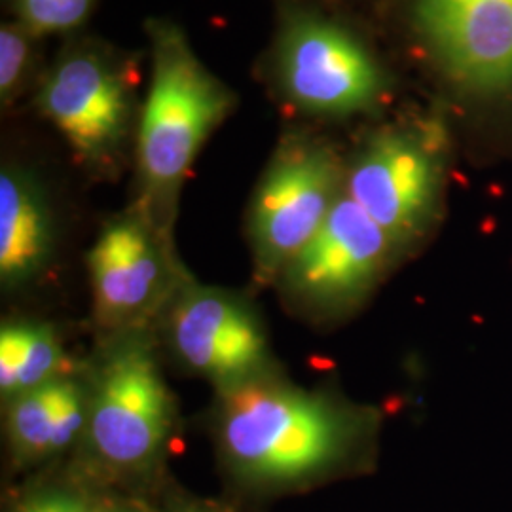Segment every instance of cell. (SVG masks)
I'll return each mask as SVG.
<instances>
[{
	"mask_svg": "<svg viewBox=\"0 0 512 512\" xmlns=\"http://www.w3.org/2000/svg\"><path fill=\"white\" fill-rule=\"evenodd\" d=\"M152 76L137 129L145 215L160 230L209 135L236 107L234 92L211 73L171 21L148 23Z\"/></svg>",
	"mask_w": 512,
	"mask_h": 512,
	"instance_id": "cell-1",
	"label": "cell"
},
{
	"mask_svg": "<svg viewBox=\"0 0 512 512\" xmlns=\"http://www.w3.org/2000/svg\"><path fill=\"white\" fill-rule=\"evenodd\" d=\"M344 414L323 397L251 380L224 389L220 439L239 471L294 480L323 469L348 439Z\"/></svg>",
	"mask_w": 512,
	"mask_h": 512,
	"instance_id": "cell-2",
	"label": "cell"
},
{
	"mask_svg": "<svg viewBox=\"0 0 512 512\" xmlns=\"http://www.w3.org/2000/svg\"><path fill=\"white\" fill-rule=\"evenodd\" d=\"M37 107L82 162L109 164L135 122L133 73L109 48L76 44L42 78Z\"/></svg>",
	"mask_w": 512,
	"mask_h": 512,
	"instance_id": "cell-3",
	"label": "cell"
},
{
	"mask_svg": "<svg viewBox=\"0 0 512 512\" xmlns=\"http://www.w3.org/2000/svg\"><path fill=\"white\" fill-rule=\"evenodd\" d=\"M340 181V164L325 145L293 139L279 148L256 188L249 215L262 274H283L310 243L342 196Z\"/></svg>",
	"mask_w": 512,
	"mask_h": 512,
	"instance_id": "cell-4",
	"label": "cell"
},
{
	"mask_svg": "<svg viewBox=\"0 0 512 512\" xmlns=\"http://www.w3.org/2000/svg\"><path fill=\"white\" fill-rule=\"evenodd\" d=\"M277 78L294 107L346 116L374 107L385 76L365 46L329 19L293 14L277 42Z\"/></svg>",
	"mask_w": 512,
	"mask_h": 512,
	"instance_id": "cell-5",
	"label": "cell"
},
{
	"mask_svg": "<svg viewBox=\"0 0 512 512\" xmlns=\"http://www.w3.org/2000/svg\"><path fill=\"white\" fill-rule=\"evenodd\" d=\"M171 427V397L145 344L116 349L99 372L88 429L97 454L116 467L143 465Z\"/></svg>",
	"mask_w": 512,
	"mask_h": 512,
	"instance_id": "cell-6",
	"label": "cell"
},
{
	"mask_svg": "<svg viewBox=\"0 0 512 512\" xmlns=\"http://www.w3.org/2000/svg\"><path fill=\"white\" fill-rule=\"evenodd\" d=\"M435 150L408 129L376 133L346 177V194L376 220L395 243L416 238L439 198Z\"/></svg>",
	"mask_w": 512,
	"mask_h": 512,
	"instance_id": "cell-7",
	"label": "cell"
},
{
	"mask_svg": "<svg viewBox=\"0 0 512 512\" xmlns=\"http://www.w3.org/2000/svg\"><path fill=\"white\" fill-rule=\"evenodd\" d=\"M393 245L384 228L344 192L281 275L296 298L313 306H340L372 287Z\"/></svg>",
	"mask_w": 512,
	"mask_h": 512,
	"instance_id": "cell-8",
	"label": "cell"
},
{
	"mask_svg": "<svg viewBox=\"0 0 512 512\" xmlns=\"http://www.w3.org/2000/svg\"><path fill=\"white\" fill-rule=\"evenodd\" d=\"M420 35L442 71L480 93L512 88V0H416Z\"/></svg>",
	"mask_w": 512,
	"mask_h": 512,
	"instance_id": "cell-9",
	"label": "cell"
},
{
	"mask_svg": "<svg viewBox=\"0 0 512 512\" xmlns=\"http://www.w3.org/2000/svg\"><path fill=\"white\" fill-rule=\"evenodd\" d=\"M171 336L184 363L224 389L256 380L268 363L260 323L226 294H186L173 313Z\"/></svg>",
	"mask_w": 512,
	"mask_h": 512,
	"instance_id": "cell-10",
	"label": "cell"
},
{
	"mask_svg": "<svg viewBox=\"0 0 512 512\" xmlns=\"http://www.w3.org/2000/svg\"><path fill=\"white\" fill-rule=\"evenodd\" d=\"M158 232L145 213L129 215L112 220L93 243L88 266L95 306L105 321H128L158 298L164 281Z\"/></svg>",
	"mask_w": 512,
	"mask_h": 512,
	"instance_id": "cell-11",
	"label": "cell"
},
{
	"mask_svg": "<svg viewBox=\"0 0 512 512\" xmlns=\"http://www.w3.org/2000/svg\"><path fill=\"white\" fill-rule=\"evenodd\" d=\"M54 251L52 209L40 184L23 169L0 173V279L16 287L40 274Z\"/></svg>",
	"mask_w": 512,
	"mask_h": 512,
	"instance_id": "cell-12",
	"label": "cell"
},
{
	"mask_svg": "<svg viewBox=\"0 0 512 512\" xmlns=\"http://www.w3.org/2000/svg\"><path fill=\"white\" fill-rule=\"evenodd\" d=\"M86 406L73 380L48 384L10 399L8 435L19 458H42L67 448L86 423Z\"/></svg>",
	"mask_w": 512,
	"mask_h": 512,
	"instance_id": "cell-13",
	"label": "cell"
},
{
	"mask_svg": "<svg viewBox=\"0 0 512 512\" xmlns=\"http://www.w3.org/2000/svg\"><path fill=\"white\" fill-rule=\"evenodd\" d=\"M63 351L50 327L10 323L0 332V389L14 399L52 382L61 368Z\"/></svg>",
	"mask_w": 512,
	"mask_h": 512,
	"instance_id": "cell-14",
	"label": "cell"
},
{
	"mask_svg": "<svg viewBox=\"0 0 512 512\" xmlns=\"http://www.w3.org/2000/svg\"><path fill=\"white\" fill-rule=\"evenodd\" d=\"M38 40L18 19L0 29V101L10 107L31 78Z\"/></svg>",
	"mask_w": 512,
	"mask_h": 512,
	"instance_id": "cell-15",
	"label": "cell"
},
{
	"mask_svg": "<svg viewBox=\"0 0 512 512\" xmlns=\"http://www.w3.org/2000/svg\"><path fill=\"white\" fill-rule=\"evenodd\" d=\"M95 0H12L21 25L35 37L69 33L80 27L92 12Z\"/></svg>",
	"mask_w": 512,
	"mask_h": 512,
	"instance_id": "cell-16",
	"label": "cell"
},
{
	"mask_svg": "<svg viewBox=\"0 0 512 512\" xmlns=\"http://www.w3.org/2000/svg\"><path fill=\"white\" fill-rule=\"evenodd\" d=\"M19 512H92L88 503L69 494L40 495L23 505Z\"/></svg>",
	"mask_w": 512,
	"mask_h": 512,
	"instance_id": "cell-17",
	"label": "cell"
}]
</instances>
